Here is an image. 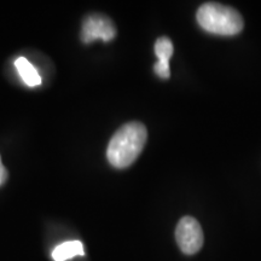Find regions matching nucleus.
Masks as SVG:
<instances>
[{
	"instance_id": "f257e3e1",
	"label": "nucleus",
	"mask_w": 261,
	"mask_h": 261,
	"mask_svg": "<svg viewBox=\"0 0 261 261\" xmlns=\"http://www.w3.org/2000/svg\"><path fill=\"white\" fill-rule=\"evenodd\" d=\"M148 139V130L142 122L132 121L116 130L107 149V158L113 167L127 168L138 159Z\"/></svg>"
},
{
	"instance_id": "f03ea898",
	"label": "nucleus",
	"mask_w": 261,
	"mask_h": 261,
	"mask_svg": "<svg viewBox=\"0 0 261 261\" xmlns=\"http://www.w3.org/2000/svg\"><path fill=\"white\" fill-rule=\"evenodd\" d=\"M196 18L204 31L224 37L238 34L242 32L244 25L242 16L236 10L217 3L202 5L198 9Z\"/></svg>"
},
{
	"instance_id": "7ed1b4c3",
	"label": "nucleus",
	"mask_w": 261,
	"mask_h": 261,
	"mask_svg": "<svg viewBox=\"0 0 261 261\" xmlns=\"http://www.w3.org/2000/svg\"><path fill=\"white\" fill-rule=\"evenodd\" d=\"M175 240L184 254L197 253L203 246V231L200 223L191 217L181 218L175 228Z\"/></svg>"
},
{
	"instance_id": "20e7f679",
	"label": "nucleus",
	"mask_w": 261,
	"mask_h": 261,
	"mask_svg": "<svg viewBox=\"0 0 261 261\" xmlns=\"http://www.w3.org/2000/svg\"><path fill=\"white\" fill-rule=\"evenodd\" d=\"M116 37V28L112 19L107 16L93 14L85 17L81 27V41L84 44H91V42L100 39L103 41H112Z\"/></svg>"
},
{
	"instance_id": "39448f33",
	"label": "nucleus",
	"mask_w": 261,
	"mask_h": 261,
	"mask_svg": "<svg viewBox=\"0 0 261 261\" xmlns=\"http://www.w3.org/2000/svg\"><path fill=\"white\" fill-rule=\"evenodd\" d=\"M85 255L84 244L80 241H69L57 246L52 252L54 261H67L74 256Z\"/></svg>"
},
{
	"instance_id": "423d86ee",
	"label": "nucleus",
	"mask_w": 261,
	"mask_h": 261,
	"mask_svg": "<svg viewBox=\"0 0 261 261\" xmlns=\"http://www.w3.org/2000/svg\"><path fill=\"white\" fill-rule=\"evenodd\" d=\"M16 68H17L19 76L22 77L23 83L29 87H35L41 84V77L39 73L33 67V64L24 57H19L15 62Z\"/></svg>"
},
{
	"instance_id": "0eeeda50",
	"label": "nucleus",
	"mask_w": 261,
	"mask_h": 261,
	"mask_svg": "<svg viewBox=\"0 0 261 261\" xmlns=\"http://www.w3.org/2000/svg\"><path fill=\"white\" fill-rule=\"evenodd\" d=\"M173 52H174V48H173L172 41L169 40L168 38L162 37L156 40L155 55L156 57H158V62H161V63H169V60H171L173 56Z\"/></svg>"
},
{
	"instance_id": "6e6552de",
	"label": "nucleus",
	"mask_w": 261,
	"mask_h": 261,
	"mask_svg": "<svg viewBox=\"0 0 261 261\" xmlns=\"http://www.w3.org/2000/svg\"><path fill=\"white\" fill-rule=\"evenodd\" d=\"M154 70L156 75L161 79H168L171 76V68L169 63H161V62H156L154 65Z\"/></svg>"
},
{
	"instance_id": "1a4fd4ad",
	"label": "nucleus",
	"mask_w": 261,
	"mask_h": 261,
	"mask_svg": "<svg viewBox=\"0 0 261 261\" xmlns=\"http://www.w3.org/2000/svg\"><path fill=\"white\" fill-rule=\"evenodd\" d=\"M6 179H8V171H6L4 165H3L2 156H0V187L6 181Z\"/></svg>"
}]
</instances>
